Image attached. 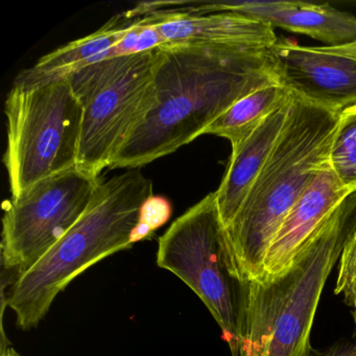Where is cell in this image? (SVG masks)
<instances>
[{
  "label": "cell",
  "mask_w": 356,
  "mask_h": 356,
  "mask_svg": "<svg viewBox=\"0 0 356 356\" xmlns=\"http://www.w3.org/2000/svg\"><path fill=\"white\" fill-rule=\"evenodd\" d=\"M268 49L164 47L163 60L154 82L153 107L110 168L138 170L175 153L204 135L233 104L277 83Z\"/></svg>",
  "instance_id": "cell-1"
},
{
  "label": "cell",
  "mask_w": 356,
  "mask_h": 356,
  "mask_svg": "<svg viewBox=\"0 0 356 356\" xmlns=\"http://www.w3.org/2000/svg\"><path fill=\"white\" fill-rule=\"evenodd\" d=\"M339 118L293 97L272 154L227 227L229 270L239 284L261 278L264 258L285 216L328 163Z\"/></svg>",
  "instance_id": "cell-2"
},
{
  "label": "cell",
  "mask_w": 356,
  "mask_h": 356,
  "mask_svg": "<svg viewBox=\"0 0 356 356\" xmlns=\"http://www.w3.org/2000/svg\"><path fill=\"white\" fill-rule=\"evenodd\" d=\"M356 231V191L279 278L241 284L237 356H310L312 326L327 279Z\"/></svg>",
  "instance_id": "cell-3"
},
{
  "label": "cell",
  "mask_w": 356,
  "mask_h": 356,
  "mask_svg": "<svg viewBox=\"0 0 356 356\" xmlns=\"http://www.w3.org/2000/svg\"><path fill=\"white\" fill-rule=\"evenodd\" d=\"M152 195V181L139 170L99 182L82 218L3 298L22 330L38 326L56 297L79 275L133 247L141 206Z\"/></svg>",
  "instance_id": "cell-4"
},
{
  "label": "cell",
  "mask_w": 356,
  "mask_h": 356,
  "mask_svg": "<svg viewBox=\"0 0 356 356\" xmlns=\"http://www.w3.org/2000/svg\"><path fill=\"white\" fill-rule=\"evenodd\" d=\"M163 57L164 47L104 60L66 76L83 106L79 170L99 179L111 168L153 107L154 82Z\"/></svg>",
  "instance_id": "cell-5"
},
{
  "label": "cell",
  "mask_w": 356,
  "mask_h": 356,
  "mask_svg": "<svg viewBox=\"0 0 356 356\" xmlns=\"http://www.w3.org/2000/svg\"><path fill=\"white\" fill-rule=\"evenodd\" d=\"M5 114L3 163L12 197L40 181L76 168L83 106L67 79L34 88L12 87Z\"/></svg>",
  "instance_id": "cell-6"
},
{
  "label": "cell",
  "mask_w": 356,
  "mask_h": 356,
  "mask_svg": "<svg viewBox=\"0 0 356 356\" xmlns=\"http://www.w3.org/2000/svg\"><path fill=\"white\" fill-rule=\"evenodd\" d=\"M157 264L197 293L237 356L241 284L229 270L227 227L216 193L189 208L160 237Z\"/></svg>",
  "instance_id": "cell-7"
},
{
  "label": "cell",
  "mask_w": 356,
  "mask_h": 356,
  "mask_svg": "<svg viewBox=\"0 0 356 356\" xmlns=\"http://www.w3.org/2000/svg\"><path fill=\"white\" fill-rule=\"evenodd\" d=\"M101 181L72 168L40 181L8 202L1 261L11 285L82 218Z\"/></svg>",
  "instance_id": "cell-8"
},
{
  "label": "cell",
  "mask_w": 356,
  "mask_h": 356,
  "mask_svg": "<svg viewBox=\"0 0 356 356\" xmlns=\"http://www.w3.org/2000/svg\"><path fill=\"white\" fill-rule=\"evenodd\" d=\"M277 83L293 97L334 113L356 106V59L277 40L268 49Z\"/></svg>",
  "instance_id": "cell-9"
},
{
  "label": "cell",
  "mask_w": 356,
  "mask_h": 356,
  "mask_svg": "<svg viewBox=\"0 0 356 356\" xmlns=\"http://www.w3.org/2000/svg\"><path fill=\"white\" fill-rule=\"evenodd\" d=\"M174 11L191 14L234 12L281 28L305 35L327 43L326 47H341L356 42V17L329 5L302 1L243 0L224 3H177Z\"/></svg>",
  "instance_id": "cell-10"
},
{
  "label": "cell",
  "mask_w": 356,
  "mask_h": 356,
  "mask_svg": "<svg viewBox=\"0 0 356 356\" xmlns=\"http://www.w3.org/2000/svg\"><path fill=\"white\" fill-rule=\"evenodd\" d=\"M351 193L327 163L285 216L264 258L259 281L286 274L335 208Z\"/></svg>",
  "instance_id": "cell-11"
},
{
  "label": "cell",
  "mask_w": 356,
  "mask_h": 356,
  "mask_svg": "<svg viewBox=\"0 0 356 356\" xmlns=\"http://www.w3.org/2000/svg\"><path fill=\"white\" fill-rule=\"evenodd\" d=\"M152 13L157 16L164 47L200 44L268 49L278 40L270 24L234 12L204 15L176 11Z\"/></svg>",
  "instance_id": "cell-12"
},
{
  "label": "cell",
  "mask_w": 356,
  "mask_h": 356,
  "mask_svg": "<svg viewBox=\"0 0 356 356\" xmlns=\"http://www.w3.org/2000/svg\"><path fill=\"white\" fill-rule=\"evenodd\" d=\"M291 102L293 99L270 114L249 138L232 149L228 170L216 191L218 209L226 227L234 220L272 154L289 118Z\"/></svg>",
  "instance_id": "cell-13"
},
{
  "label": "cell",
  "mask_w": 356,
  "mask_h": 356,
  "mask_svg": "<svg viewBox=\"0 0 356 356\" xmlns=\"http://www.w3.org/2000/svg\"><path fill=\"white\" fill-rule=\"evenodd\" d=\"M136 19L128 12L114 16L93 34L43 56L33 67L18 74L13 86L24 89L42 86L95 63L99 55L120 44Z\"/></svg>",
  "instance_id": "cell-14"
},
{
  "label": "cell",
  "mask_w": 356,
  "mask_h": 356,
  "mask_svg": "<svg viewBox=\"0 0 356 356\" xmlns=\"http://www.w3.org/2000/svg\"><path fill=\"white\" fill-rule=\"evenodd\" d=\"M293 95L278 83L266 85L233 104L204 135L228 139L232 149L249 138L262 122L279 108L289 103Z\"/></svg>",
  "instance_id": "cell-15"
},
{
  "label": "cell",
  "mask_w": 356,
  "mask_h": 356,
  "mask_svg": "<svg viewBox=\"0 0 356 356\" xmlns=\"http://www.w3.org/2000/svg\"><path fill=\"white\" fill-rule=\"evenodd\" d=\"M335 176L351 193L356 191V106L339 113L328 158Z\"/></svg>",
  "instance_id": "cell-16"
},
{
  "label": "cell",
  "mask_w": 356,
  "mask_h": 356,
  "mask_svg": "<svg viewBox=\"0 0 356 356\" xmlns=\"http://www.w3.org/2000/svg\"><path fill=\"white\" fill-rule=\"evenodd\" d=\"M334 293L341 296L351 308L356 324V231L350 235L341 250Z\"/></svg>",
  "instance_id": "cell-17"
},
{
  "label": "cell",
  "mask_w": 356,
  "mask_h": 356,
  "mask_svg": "<svg viewBox=\"0 0 356 356\" xmlns=\"http://www.w3.org/2000/svg\"><path fill=\"white\" fill-rule=\"evenodd\" d=\"M172 204L164 197L152 195L141 206L138 224L133 231V245L151 238L160 227L163 226L172 216Z\"/></svg>",
  "instance_id": "cell-18"
},
{
  "label": "cell",
  "mask_w": 356,
  "mask_h": 356,
  "mask_svg": "<svg viewBox=\"0 0 356 356\" xmlns=\"http://www.w3.org/2000/svg\"><path fill=\"white\" fill-rule=\"evenodd\" d=\"M318 356H356V332L351 339L337 341Z\"/></svg>",
  "instance_id": "cell-19"
},
{
  "label": "cell",
  "mask_w": 356,
  "mask_h": 356,
  "mask_svg": "<svg viewBox=\"0 0 356 356\" xmlns=\"http://www.w3.org/2000/svg\"><path fill=\"white\" fill-rule=\"evenodd\" d=\"M326 51L331 53L339 54V55L347 56V57L354 58L356 59V42L351 44L341 45V47H324Z\"/></svg>",
  "instance_id": "cell-20"
},
{
  "label": "cell",
  "mask_w": 356,
  "mask_h": 356,
  "mask_svg": "<svg viewBox=\"0 0 356 356\" xmlns=\"http://www.w3.org/2000/svg\"><path fill=\"white\" fill-rule=\"evenodd\" d=\"M1 351H0V356H22L11 345L5 335V331L3 328V335H1Z\"/></svg>",
  "instance_id": "cell-21"
}]
</instances>
